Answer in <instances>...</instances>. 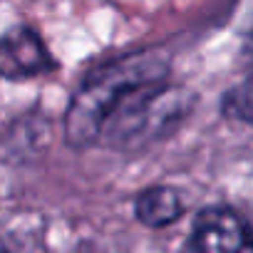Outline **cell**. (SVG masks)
Wrapping results in <instances>:
<instances>
[{"label":"cell","mask_w":253,"mask_h":253,"mask_svg":"<svg viewBox=\"0 0 253 253\" xmlns=\"http://www.w3.org/2000/svg\"><path fill=\"white\" fill-rule=\"evenodd\" d=\"M167 77H169V65L164 57L154 52L129 55L94 70L72 94V102L67 107L65 117L67 142L72 147H89L99 142L107 117L126 92L147 82H162Z\"/></svg>","instance_id":"obj_1"},{"label":"cell","mask_w":253,"mask_h":253,"mask_svg":"<svg viewBox=\"0 0 253 253\" xmlns=\"http://www.w3.org/2000/svg\"><path fill=\"white\" fill-rule=\"evenodd\" d=\"M194 107V94L184 87L162 82H147L126 92L112 109L102 126L99 142L114 149H142L164 139L186 119Z\"/></svg>","instance_id":"obj_2"},{"label":"cell","mask_w":253,"mask_h":253,"mask_svg":"<svg viewBox=\"0 0 253 253\" xmlns=\"http://www.w3.org/2000/svg\"><path fill=\"white\" fill-rule=\"evenodd\" d=\"M55 67V57L30 25H15L0 35V77L13 82L33 80L50 75Z\"/></svg>","instance_id":"obj_3"},{"label":"cell","mask_w":253,"mask_h":253,"mask_svg":"<svg viewBox=\"0 0 253 253\" xmlns=\"http://www.w3.org/2000/svg\"><path fill=\"white\" fill-rule=\"evenodd\" d=\"M194 253H253V226L231 209H206L191 233Z\"/></svg>","instance_id":"obj_4"},{"label":"cell","mask_w":253,"mask_h":253,"mask_svg":"<svg viewBox=\"0 0 253 253\" xmlns=\"http://www.w3.org/2000/svg\"><path fill=\"white\" fill-rule=\"evenodd\" d=\"M137 218L149 228H164L184 213V201L171 186H152L142 191L134 201Z\"/></svg>","instance_id":"obj_5"},{"label":"cell","mask_w":253,"mask_h":253,"mask_svg":"<svg viewBox=\"0 0 253 253\" xmlns=\"http://www.w3.org/2000/svg\"><path fill=\"white\" fill-rule=\"evenodd\" d=\"M223 114L236 122L253 124V75H248L243 82H238L236 87H231L226 92Z\"/></svg>","instance_id":"obj_6"},{"label":"cell","mask_w":253,"mask_h":253,"mask_svg":"<svg viewBox=\"0 0 253 253\" xmlns=\"http://www.w3.org/2000/svg\"><path fill=\"white\" fill-rule=\"evenodd\" d=\"M0 253H8V248L3 246V241H0Z\"/></svg>","instance_id":"obj_7"},{"label":"cell","mask_w":253,"mask_h":253,"mask_svg":"<svg viewBox=\"0 0 253 253\" xmlns=\"http://www.w3.org/2000/svg\"><path fill=\"white\" fill-rule=\"evenodd\" d=\"M251 35H253V33H251Z\"/></svg>","instance_id":"obj_8"}]
</instances>
